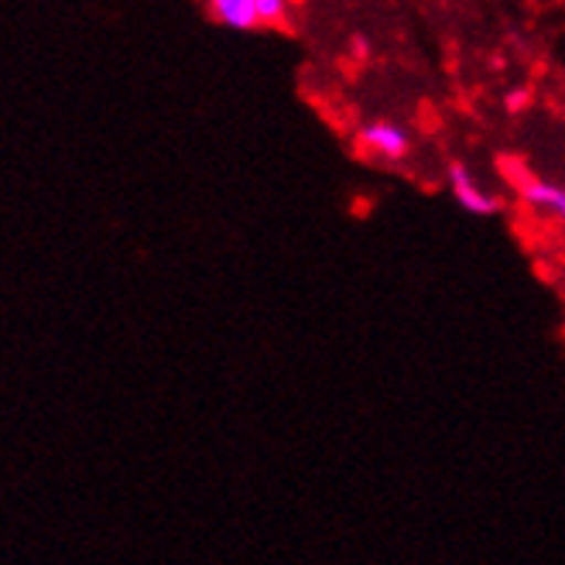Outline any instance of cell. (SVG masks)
Wrapping results in <instances>:
<instances>
[{"mask_svg": "<svg viewBox=\"0 0 565 565\" xmlns=\"http://www.w3.org/2000/svg\"><path fill=\"white\" fill-rule=\"evenodd\" d=\"M449 192H452L456 203L473 216H493L497 210H501L497 195L477 179V172L470 169V164H462V161L449 164Z\"/></svg>", "mask_w": 565, "mask_h": 565, "instance_id": "obj_2", "label": "cell"}, {"mask_svg": "<svg viewBox=\"0 0 565 565\" xmlns=\"http://www.w3.org/2000/svg\"><path fill=\"white\" fill-rule=\"evenodd\" d=\"M206 4H210V14L223 28H234V31H254V28H260L257 0H206Z\"/></svg>", "mask_w": 565, "mask_h": 565, "instance_id": "obj_4", "label": "cell"}, {"mask_svg": "<svg viewBox=\"0 0 565 565\" xmlns=\"http://www.w3.org/2000/svg\"><path fill=\"white\" fill-rule=\"evenodd\" d=\"M518 195L531 213H539L558 226H565V185L542 179V175H521L518 179Z\"/></svg>", "mask_w": 565, "mask_h": 565, "instance_id": "obj_3", "label": "cell"}, {"mask_svg": "<svg viewBox=\"0 0 565 565\" xmlns=\"http://www.w3.org/2000/svg\"><path fill=\"white\" fill-rule=\"evenodd\" d=\"M356 141H360V148L367 151L371 158L387 161V164L405 161L408 151H412V135H408L402 124H394V120H371V124H363Z\"/></svg>", "mask_w": 565, "mask_h": 565, "instance_id": "obj_1", "label": "cell"}, {"mask_svg": "<svg viewBox=\"0 0 565 565\" xmlns=\"http://www.w3.org/2000/svg\"><path fill=\"white\" fill-rule=\"evenodd\" d=\"M260 24H281L288 18V0H257Z\"/></svg>", "mask_w": 565, "mask_h": 565, "instance_id": "obj_5", "label": "cell"}]
</instances>
